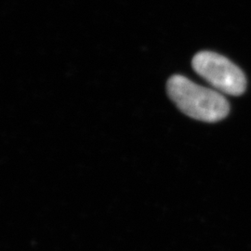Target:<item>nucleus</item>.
<instances>
[{"label":"nucleus","mask_w":251,"mask_h":251,"mask_svg":"<svg viewBox=\"0 0 251 251\" xmlns=\"http://www.w3.org/2000/svg\"><path fill=\"white\" fill-rule=\"evenodd\" d=\"M193 68L217 91L233 96L243 94L247 87L242 70L227 58L211 51H201L193 59Z\"/></svg>","instance_id":"obj_2"},{"label":"nucleus","mask_w":251,"mask_h":251,"mask_svg":"<svg viewBox=\"0 0 251 251\" xmlns=\"http://www.w3.org/2000/svg\"><path fill=\"white\" fill-rule=\"evenodd\" d=\"M167 90L177 107L194 119L217 122L229 114L230 105L221 92L199 86L183 75L171 76Z\"/></svg>","instance_id":"obj_1"}]
</instances>
